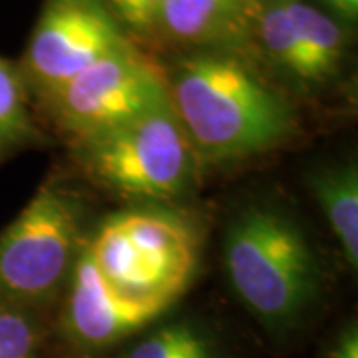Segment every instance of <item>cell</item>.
Wrapping results in <instances>:
<instances>
[{
  "mask_svg": "<svg viewBox=\"0 0 358 358\" xmlns=\"http://www.w3.org/2000/svg\"><path fill=\"white\" fill-rule=\"evenodd\" d=\"M167 98L201 167L237 164L299 134L294 98L253 50H183L157 56Z\"/></svg>",
  "mask_w": 358,
  "mask_h": 358,
  "instance_id": "6da1fadb",
  "label": "cell"
},
{
  "mask_svg": "<svg viewBox=\"0 0 358 358\" xmlns=\"http://www.w3.org/2000/svg\"><path fill=\"white\" fill-rule=\"evenodd\" d=\"M221 259L233 293L268 331L299 322L320 291L317 255L287 211L265 203L229 219Z\"/></svg>",
  "mask_w": 358,
  "mask_h": 358,
  "instance_id": "7a4b0ae2",
  "label": "cell"
},
{
  "mask_svg": "<svg viewBox=\"0 0 358 358\" xmlns=\"http://www.w3.org/2000/svg\"><path fill=\"white\" fill-rule=\"evenodd\" d=\"M70 150L92 183L131 201H176L192 192L201 171L169 98Z\"/></svg>",
  "mask_w": 358,
  "mask_h": 358,
  "instance_id": "3957f363",
  "label": "cell"
},
{
  "mask_svg": "<svg viewBox=\"0 0 358 358\" xmlns=\"http://www.w3.org/2000/svg\"><path fill=\"white\" fill-rule=\"evenodd\" d=\"M84 245L120 293L169 308L189 289L201 253L192 219L155 207L106 217Z\"/></svg>",
  "mask_w": 358,
  "mask_h": 358,
  "instance_id": "277c9868",
  "label": "cell"
},
{
  "mask_svg": "<svg viewBox=\"0 0 358 358\" xmlns=\"http://www.w3.org/2000/svg\"><path fill=\"white\" fill-rule=\"evenodd\" d=\"M84 207L46 181L0 231V301L44 310L64 293L84 245Z\"/></svg>",
  "mask_w": 358,
  "mask_h": 358,
  "instance_id": "5b68a950",
  "label": "cell"
},
{
  "mask_svg": "<svg viewBox=\"0 0 358 358\" xmlns=\"http://www.w3.org/2000/svg\"><path fill=\"white\" fill-rule=\"evenodd\" d=\"M167 100L164 70L152 52L128 42L106 54L36 106L68 143L88 140Z\"/></svg>",
  "mask_w": 358,
  "mask_h": 358,
  "instance_id": "8992f818",
  "label": "cell"
},
{
  "mask_svg": "<svg viewBox=\"0 0 358 358\" xmlns=\"http://www.w3.org/2000/svg\"><path fill=\"white\" fill-rule=\"evenodd\" d=\"M128 42L103 0H42L16 62L32 106Z\"/></svg>",
  "mask_w": 358,
  "mask_h": 358,
  "instance_id": "52a82bcc",
  "label": "cell"
},
{
  "mask_svg": "<svg viewBox=\"0 0 358 358\" xmlns=\"http://www.w3.org/2000/svg\"><path fill=\"white\" fill-rule=\"evenodd\" d=\"M62 296V329L70 343L86 350L117 345L169 310L166 305L131 299L114 289L92 261L86 245L78 253Z\"/></svg>",
  "mask_w": 358,
  "mask_h": 358,
  "instance_id": "ba28073f",
  "label": "cell"
},
{
  "mask_svg": "<svg viewBox=\"0 0 358 358\" xmlns=\"http://www.w3.org/2000/svg\"><path fill=\"white\" fill-rule=\"evenodd\" d=\"M253 50L247 0H164L155 56L183 50Z\"/></svg>",
  "mask_w": 358,
  "mask_h": 358,
  "instance_id": "9c48e42d",
  "label": "cell"
},
{
  "mask_svg": "<svg viewBox=\"0 0 358 358\" xmlns=\"http://www.w3.org/2000/svg\"><path fill=\"white\" fill-rule=\"evenodd\" d=\"M291 22L296 28L307 50L313 70L319 78L322 94H329L343 84L350 66V48L355 30L336 22L308 0H282Z\"/></svg>",
  "mask_w": 358,
  "mask_h": 358,
  "instance_id": "30bf717a",
  "label": "cell"
},
{
  "mask_svg": "<svg viewBox=\"0 0 358 358\" xmlns=\"http://www.w3.org/2000/svg\"><path fill=\"white\" fill-rule=\"evenodd\" d=\"M307 185L322 209L350 271L358 267V167L355 159L324 166L307 176Z\"/></svg>",
  "mask_w": 358,
  "mask_h": 358,
  "instance_id": "8fae6325",
  "label": "cell"
},
{
  "mask_svg": "<svg viewBox=\"0 0 358 358\" xmlns=\"http://www.w3.org/2000/svg\"><path fill=\"white\" fill-rule=\"evenodd\" d=\"M40 141L42 131L18 66L0 56V164Z\"/></svg>",
  "mask_w": 358,
  "mask_h": 358,
  "instance_id": "7c38bea8",
  "label": "cell"
},
{
  "mask_svg": "<svg viewBox=\"0 0 358 358\" xmlns=\"http://www.w3.org/2000/svg\"><path fill=\"white\" fill-rule=\"evenodd\" d=\"M126 358H221V348L203 327L171 320L145 334Z\"/></svg>",
  "mask_w": 358,
  "mask_h": 358,
  "instance_id": "4fadbf2b",
  "label": "cell"
},
{
  "mask_svg": "<svg viewBox=\"0 0 358 358\" xmlns=\"http://www.w3.org/2000/svg\"><path fill=\"white\" fill-rule=\"evenodd\" d=\"M42 345V313L0 301V358H40Z\"/></svg>",
  "mask_w": 358,
  "mask_h": 358,
  "instance_id": "5bb4252c",
  "label": "cell"
},
{
  "mask_svg": "<svg viewBox=\"0 0 358 358\" xmlns=\"http://www.w3.org/2000/svg\"><path fill=\"white\" fill-rule=\"evenodd\" d=\"M131 42L155 56L157 22L164 0H103Z\"/></svg>",
  "mask_w": 358,
  "mask_h": 358,
  "instance_id": "9a60e30c",
  "label": "cell"
},
{
  "mask_svg": "<svg viewBox=\"0 0 358 358\" xmlns=\"http://www.w3.org/2000/svg\"><path fill=\"white\" fill-rule=\"evenodd\" d=\"M319 10L329 14L336 22L355 30L358 22V0H308Z\"/></svg>",
  "mask_w": 358,
  "mask_h": 358,
  "instance_id": "2e32d148",
  "label": "cell"
},
{
  "mask_svg": "<svg viewBox=\"0 0 358 358\" xmlns=\"http://www.w3.org/2000/svg\"><path fill=\"white\" fill-rule=\"evenodd\" d=\"M324 358H358L357 322H348L345 329L336 334V338L331 348L327 350Z\"/></svg>",
  "mask_w": 358,
  "mask_h": 358,
  "instance_id": "e0dca14e",
  "label": "cell"
}]
</instances>
